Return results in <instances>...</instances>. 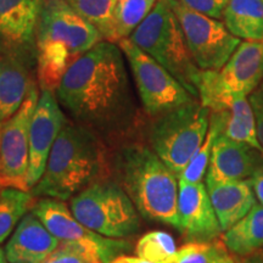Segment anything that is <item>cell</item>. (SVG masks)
Instances as JSON below:
<instances>
[{
    "label": "cell",
    "mask_w": 263,
    "mask_h": 263,
    "mask_svg": "<svg viewBox=\"0 0 263 263\" xmlns=\"http://www.w3.org/2000/svg\"><path fill=\"white\" fill-rule=\"evenodd\" d=\"M210 114L200 100H194L153 117L150 147L178 178L205 140Z\"/></svg>",
    "instance_id": "6"
},
{
    "label": "cell",
    "mask_w": 263,
    "mask_h": 263,
    "mask_svg": "<svg viewBox=\"0 0 263 263\" xmlns=\"http://www.w3.org/2000/svg\"><path fill=\"white\" fill-rule=\"evenodd\" d=\"M226 248L236 257L263 248V205L256 202L248 215L226 230L221 236Z\"/></svg>",
    "instance_id": "21"
},
{
    "label": "cell",
    "mask_w": 263,
    "mask_h": 263,
    "mask_svg": "<svg viewBox=\"0 0 263 263\" xmlns=\"http://www.w3.org/2000/svg\"><path fill=\"white\" fill-rule=\"evenodd\" d=\"M234 258L236 263H263V248L246 256H241V257L234 256Z\"/></svg>",
    "instance_id": "34"
},
{
    "label": "cell",
    "mask_w": 263,
    "mask_h": 263,
    "mask_svg": "<svg viewBox=\"0 0 263 263\" xmlns=\"http://www.w3.org/2000/svg\"><path fill=\"white\" fill-rule=\"evenodd\" d=\"M66 122L65 114L54 91L42 90L29 126L27 180L31 190L41 179L52 145Z\"/></svg>",
    "instance_id": "14"
},
{
    "label": "cell",
    "mask_w": 263,
    "mask_h": 263,
    "mask_svg": "<svg viewBox=\"0 0 263 263\" xmlns=\"http://www.w3.org/2000/svg\"><path fill=\"white\" fill-rule=\"evenodd\" d=\"M249 179L251 182L252 189H254L258 202H261L263 205V163L255 171V173Z\"/></svg>",
    "instance_id": "33"
},
{
    "label": "cell",
    "mask_w": 263,
    "mask_h": 263,
    "mask_svg": "<svg viewBox=\"0 0 263 263\" xmlns=\"http://www.w3.org/2000/svg\"><path fill=\"white\" fill-rule=\"evenodd\" d=\"M223 22L244 41H263V0H229Z\"/></svg>",
    "instance_id": "22"
},
{
    "label": "cell",
    "mask_w": 263,
    "mask_h": 263,
    "mask_svg": "<svg viewBox=\"0 0 263 263\" xmlns=\"http://www.w3.org/2000/svg\"><path fill=\"white\" fill-rule=\"evenodd\" d=\"M107 171V159L100 138L89 128L66 122L49 155L34 197L71 199Z\"/></svg>",
    "instance_id": "2"
},
{
    "label": "cell",
    "mask_w": 263,
    "mask_h": 263,
    "mask_svg": "<svg viewBox=\"0 0 263 263\" xmlns=\"http://www.w3.org/2000/svg\"><path fill=\"white\" fill-rule=\"evenodd\" d=\"M0 263H9L5 256V250H3L2 248H0Z\"/></svg>",
    "instance_id": "36"
},
{
    "label": "cell",
    "mask_w": 263,
    "mask_h": 263,
    "mask_svg": "<svg viewBox=\"0 0 263 263\" xmlns=\"http://www.w3.org/2000/svg\"><path fill=\"white\" fill-rule=\"evenodd\" d=\"M206 188L223 233L248 215L258 201L250 179L210 182Z\"/></svg>",
    "instance_id": "18"
},
{
    "label": "cell",
    "mask_w": 263,
    "mask_h": 263,
    "mask_svg": "<svg viewBox=\"0 0 263 263\" xmlns=\"http://www.w3.org/2000/svg\"><path fill=\"white\" fill-rule=\"evenodd\" d=\"M72 9L90 22L105 41L117 43L115 12L117 0H66Z\"/></svg>",
    "instance_id": "24"
},
{
    "label": "cell",
    "mask_w": 263,
    "mask_h": 263,
    "mask_svg": "<svg viewBox=\"0 0 263 263\" xmlns=\"http://www.w3.org/2000/svg\"><path fill=\"white\" fill-rule=\"evenodd\" d=\"M3 123H4V122H3V121L0 120V141H2V129H3Z\"/></svg>",
    "instance_id": "37"
},
{
    "label": "cell",
    "mask_w": 263,
    "mask_h": 263,
    "mask_svg": "<svg viewBox=\"0 0 263 263\" xmlns=\"http://www.w3.org/2000/svg\"><path fill=\"white\" fill-rule=\"evenodd\" d=\"M136 255L147 261L170 263L177 252L176 240L167 232L154 230L144 234L136 245Z\"/></svg>",
    "instance_id": "26"
},
{
    "label": "cell",
    "mask_w": 263,
    "mask_h": 263,
    "mask_svg": "<svg viewBox=\"0 0 263 263\" xmlns=\"http://www.w3.org/2000/svg\"><path fill=\"white\" fill-rule=\"evenodd\" d=\"M104 41L66 0H44L37 31L35 73L42 90H57L70 66Z\"/></svg>",
    "instance_id": "3"
},
{
    "label": "cell",
    "mask_w": 263,
    "mask_h": 263,
    "mask_svg": "<svg viewBox=\"0 0 263 263\" xmlns=\"http://www.w3.org/2000/svg\"><path fill=\"white\" fill-rule=\"evenodd\" d=\"M218 134V128H217L215 123L210 121L209 130H207L205 140H203L201 146L196 151L193 159L190 160V162L185 167V170L179 176V180H184V182L189 183L202 182L203 177L207 173V168H209L210 160H211L213 143H215L216 137Z\"/></svg>",
    "instance_id": "27"
},
{
    "label": "cell",
    "mask_w": 263,
    "mask_h": 263,
    "mask_svg": "<svg viewBox=\"0 0 263 263\" xmlns=\"http://www.w3.org/2000/svg\"><path fill=\"white\" fill-rule=\"evenodd\" d=\"M129 39L166 68L180 84L199 99L197 82L201 70L190 54L178 18L167 0H159Z\"/></svg>",
    "instance_id": "5"
},
{
    "label": "cell",
    "mask_w": 263,
    "mask_h": 263,
    "mask_svg": "<svg viewBox=\"0 0 263 263\" xmlns=\"http://www.w3.org/2000/svg\"><path fill=\"white\" fill-rule=\"evenodd\" d=\"M179 232L186 242H211L223 234L206 185L179 180Z\"/></svg>",
    "instance_id": "15"
},
{
    "label": "cell",
    "mask_w": 263,
    "mask_h": 263,
    "mask_svg": "<svg viewBox=\"0 0 263 263\" xmlns=\"http://www.w3.org/2000/svg\"><path fill=\"white\" fill-rule=\"evenodd\" d=\"M32 66L11 55L0 54V120L5 122L24 104L34 81Z\"/></svg>",
    "instance_id": "19"
},
{
    "label": "cell",
    "mask_w": 263,
    "mask_h": 263,
    "mask_svg": "<svg viewBox=\"0 0 263 263\" xmlns=\"http://www.w3.org/2000/svg\"><path fill=\"white\" fill-rule=\"evenodd\" d=\"M178 18L189 51L202 71H218L229 60L241 39L229 32L224 22L186 8L178 0H167Z\"/></svg>",
    "instance_id": "11"
},
{
    "label": "cell",
    "mask_w": 263,
    "mask_h": 263,
    "mask_svg": "<svg viewBox=\"0 0 263 263\" xmlns=\"http://www.w3.org/2000/svg\"><path fill=\"white\" fill-rule=\"evenodd\" d=\"M31 211L57 236L61 246L80 252L93 263H110L132 249L129 241L107 238L82 224L62 200L44 197Z\"/></svg>",
    "instance_id": "9"
},
{
    "label": "cell",
    "mask_w": 263,
    "mask_h": 263,
    "mask_svg": "<svg viewBox=\"0 0 263 263\" xmlns=\"http://www.w3.org/2000/svg\"><path fill=\"white\" fill-rule=\"evenodd\" d=\"M44 0H0V54L37 66V31Z\"/></svg>",
    "instance_id": "13"
},
{
    "label": "cell",
    "mask_w": 263,
    "mask_h": 263,
    "mask_svg": "<svg viewBox=\"0 0 263 263\" xmlns=\"http://www.w3.org/2000/svg\"><path fill=\"white\" fill-rule=\"evenodd\" d=\"M115 171L141 217L179 230V179L151 147L138 143L123 146L115 159Z\"/></svg>",
    "instance_id": "4"
},
{
    "label": "cell",
    "mask_w": 263,
    "mask_h": 263,
    "mask_svg": "<svg viewBox=\"0 0 263 263\" xmlns=\"http://www.w3.org/2000/svg\"><path fill=\"white\" fill-rule=\"evenodd\" d=\"M210 121L216 124L222 136L249 144L263 153V146L257 136L255 114L249 97H234L224 110L211 111Z\"/></svg>",
    "instance_id": "20"
},
{
    "label": "cell",
    "mask_w": 263,
    "mask_h": 263,
    "mask_svg": "<svg viewBox=\"0 0 263 263\" xmlns=\"http://www.w3.org/2000/svg\"><path fill=\"white\" fill-rule=\"evenodd\" d=\"M60 246L57 236L32 211L20 221L5 246L9 263H43Z\"/></svg>",
    "instance_id": "17"
},
{
    "label": "cell",
    "mask_w": 263,
    "mask_h": 263,
    "mask_svg": "<svg viewBox=\"0 0 263 263\" xmlns=\"http://www.w3.org/2000/svg\"><path fill=\"white\" fill-rule=\"evenodd\" d=\"M38 99L39 91L34 83L21 107L3 123L0 141V188L31 192L27 180L29 126Z\"/></svg>",
    "instance_id": "12"
},
{
    "label": "cell",
    "mask_w": 263,
    "mask_h": 263,
    "mask_svg": "<svg viewBox=\"0 0 263 263\" xmlns=\"http://www.w3.org/2000/svg\"><path fill=\"white\" fill-rule=\"evenodd\" d=\"M76 218L99 234L124 239L140 229V213L117 182L98 180L71 199Z\"/></svg>",
    "instance_id": "7"
},
{
    "label": "cell",
    "mask_w": 263,
    "mask_h": 263,
    "mask_svg": "<svg viewBox=\"0 0 263 263\" xmlns=\"http://www.w3.org/2000/svg\"><path fill=\"white\" fill-rule=\"evenodd\" d=\"M249 100L255 114L258 140L263 146V82L258 85L257 89L249 95Z\"/></svg>",
    "instance_id": "31"
},
{
    "label": "cell",
    "mask_w": 263,
    "mask_h": 263,
    "mask_svg": "<svg viewBox=\"0 0 263 263\" xmlns=\"http://www.w3.org/2000/svg\"><path fill=\"white\" fill-rule=\"evenodd\" d=\"M262 163V151L218 134L213 143L206 183L249 179Z\"/></svg>",
    "instance_id": "16"
},
{
    "label": "cell",
    "mask_w": 263,
    "mask_h": 263,
    "mask_svg": "<svg viewBox=\"0 0 263 263\" xmlns=\"http://www.w3.org/2000/svg\"><path fill=\"white\" fill-rule=\"evenodd\" d=\"M159 0H117L115 29L117 43L127 39L147 17Z\"/></svg>",
    "instance_id": "25"
},
{
    "label": "cell",
    "mask_w": 263,
    "mask_h": 263,
    "mask_svg": "<svg viewBox=\"0 0 263 263\" xmlns=\"http://www.w3.org/2000/svg\"><path fill=\"white\" fill-rule=\"evenodd\" d=\"M210 263H236L235 258L233 257V256H230V252L228 251V249L226 248L222 239L217 240L216 251L215 254H213V257Z\"/></svg>",
    "instance_id": "32"
},
{
    "label": "cell",
    "mask_w": 263,
    "mask_h": 263,
    "mask_svg": "<svg viewBox=\"0 0 263 263\" xmlns=\"http://www.w3.org/2000/svg\"><path fill=\"white\" fill-rule=\"evenodd\" d=\"M186 8L216 20H223L229 0H178Z\"/></svg>",
    "instance_id": "29"
},
{
    "label": "cell",
    "mask_w": 263,
    "mask_h": 263,
    "mask_svg": "<svg viewBox=\"0 0 263 263\" xmlns=\"http://www.w3.org/2000/svg\"><path fill=\"white\" fill-rule=\"evenodd\" d=\"M110 263H156L147 261L139 257V256H127V255H120L116 258H114Z\"/></svg>",
    "instance_id": "35"
},
{
    "label": "cell",
    "mask_w": 263,
    "mask_h": 263,
    "mask_svg": "<svg viewBox=\"0 0 263 263\" xmlns=\"http://www.w3.org/2000/svg\"><path fill=\"white\" fill-rule=\"evenodd\" d=\"M263 82V41H244L218 71H202L199 100L210 111L228 107L234 97H249Z\"/></svg>",
    "instance_id": "8"
},
{
    "label": "cell",
    "mask_w": 263,
    "mask_h": 263,
    "mask_svg": "<svg viewBox=\"0 0 263 263\" xmlns=\"http://www.w3.org/2000/svg\"><path fill=\"white\" fill-rule=\"evenodd\" d=\"M217 240L211 242H186L177 250L170 263H210L216 251Z\"/></svg>",
    "instance_id": "28"
},
{
    "label": "cell",
    "mask_w": 263,
    "mask_h": 263,
    "mask_svg": "<svg viewBox=\"0 0 263 263\" xmlns=\"http://www.w3.org/2000/svg\"><path fill=\"white\" fill-rule=\"evenodd\" d=\"M34 203L32 193L14 188H0V244L9 238Z\"/></svg>",
    "instance_id": "23"
},
{
    "label": "cell",
    "mask_w": 263,
    "mask_h": 263,
    "mask_svg": "<svg viewBox=\"0 0 263 263\" xmlns=\"http://www.w3.org/2000/svg\"><path fill=\"white\" fill-rule=\"evenodd\" d=\"M43 263H93L80 252L65 246H59Z\"/></svg>",
    "instance_id": "30"
},
{
    "label": "cell",
    "mask_w": 263,
    "mask_h": 263,
    "mask_svg": "<svg viewBox=\"0 0 263 263\" xmlns=\"http://www.w3.org/2000/svg\"><path fill=\"white\" fill-rule=\"evenodd\" d=\"M126 61L120 45L104 39L70 66L55 91L76 123L98 136L133 126L137 107Z\"/></svg>",
    "instance_id": "1"
},
{
    "label": "cell",
    "mask_w": 263,
    "mask_h": 263,
    "mask_svg": "<svg viewBox=\"0 0 263 263\" xmlns=\"http://www.w3.org/2000/svg\"><path fill=\"white\" fill-rule=\"evenodd\" d=\"M117 44L126 57L141 105L150 117H156L190 101L199 100L129 38L122 39Z\"/></svg>",
    "instance_id": "10"
}]
</instances>
